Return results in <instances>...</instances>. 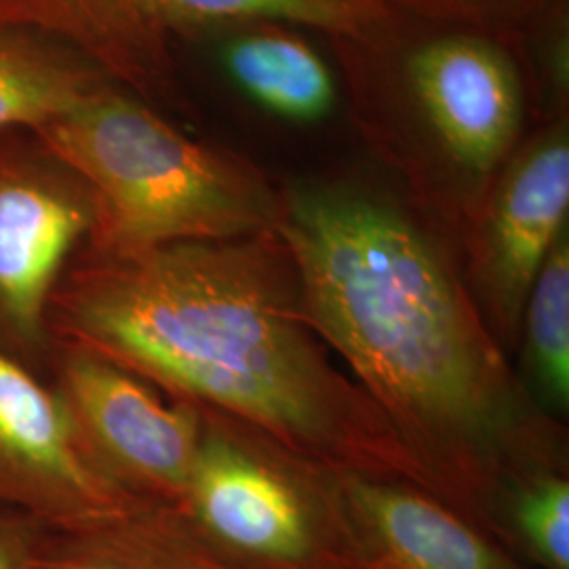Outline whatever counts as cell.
I'll use <instances>...</instances> for the list:
<instances>
[{"label":"cell","mask_w":569,"mask_h":569,"mask_svg":"<svg viewBox=\"0 0 569 569\" xmlns=\"http://www.w3.org/2000/svg\"><path fill=\"white\" fill-rule=\"evenodd\" d=\"M437 0H0V26L60 42L108 81L152 91L171 68V49L226 23L272 21L363 41L397 9H435Z\"/></svg>","instance_id":"5"},{"label":"cell","mask_w":569,"mask_h":569,"mask_svg":"<svg viewBox=\"0 0 569 569\" xmlns=\"http://www.w3.org/2000/svg\"><path fill=\"white\" fill-rule=\"evenodd\" d=\"M199 411V449L176 510L234 568L352 569L367 561L340 472L243 422Z\"/></svg>","instance_id":"4"},{"label":"cell","mask_w":569,"mask_h":569,"mask_svg":"<svg viewBox=\"0 0 569 569\" xmlns=\"http://www.w3.org/2000/svg\"><path fill=\"white\" fill-rule=\"evenodd\" d=\"M409 82L449 159L470 176L502 161L521 121V93L505 53L470 37H446L409 60Z\"/></svg>","instance_id":"9"},{"label":"cell","mask_w":569,"mask_h":569,"mask_svg":"<svg viewBox=\"0 0 569 569\" xmlns=\"http://www.w3.org/2000/svg\"><path fill=\"white\" fill-rule=\"evenodd\" d=\"M569 143L555 133L512 167L491 209L486 281L493 310L512 333L552 244L566 232Z\"/></svg>","instance_id":"11"},{"label":"cell","mask_w":569,"mask_h":569,"mask_svg":"<svg viewBox=\"0 0 569 569\" xmlns=\"http://www.w3.org/2000/svg\"><path fill=\"white\" fill-rule=\"evenodd\" d=\"M108 81L89 61L39 32L0 26V131H34Z\"/></svg>","instance_id":"14"},{"label":"cell","mask_w":569,"mask_h":569,"mask_svg":"<svg viewBox=\"0 0 569 569\" xmlns=\"http://www.w3.org/2000/svg\"><path fill=\"white\" fill-rule=\"evenodd\" d=\"M346 502L367 559L392 569H531L425 489L342 475Z\"/></svg>","instance_id":"10"},{"label":"cell","mask_w":569,"mask_h":569,"mask_svg":"<svg viewBox=\"0 0 569 569\" xmlns=\"http://www.w3.org/2000/svg\"><path fill=\"white\" fill-rule=\"evenodd\" d=\"M491 536L529 568L569 569V481L550 468L517 477L502 491Z\"/></svg>","instance_id":"15"},{"label":"cell","mask_w":569,"mask_h":569,"mask_svg":"<svg viewBox=\"0 0 569 569\" xmlns=\"http://www.w3.org/2000/svg\"><path fill=\"white\" fill-rule=\"evenodd\" d=\"M28 569H239L182 515L142 505L74 528L30 531Z\"/></svg>","instance_id":"12"},{"label":"cell","mask_w":569,"mask_h":569,"mask_svg":"<svg viewBox=\"0 0 569 569\" xmlns=\"http://www.w3.org/2000/svg\"><path fill=\"white\" fill-rule=\"evenodd\" d=\"M528 359L540 395L557 411L569 406V241L552 244L529 289L526 308Z\"/></svg>","instance_id":"16"},{"label":"cell","mask_w":569,"mask_h":569,"mask_svg":"<svg viewBox=\"0 0 569 569\" xmlns=\"http://www.w3.org/2000/svg\"><path fill=\"white\" fill-rule=\"evenodd\" d=\"M30 531V523L0 512V569H28Z\"/></svg>","instance_id":"17"},{"label":"cell","mask_w":569,"mask_h":569,"mask_svg":"<svg viewBox=\"0 0 569 569\" xmlns=\"http://www.w3.org/2000/svg\"><path fill=\"white\" fill-rule=\"evenodd\" d=\"M49 336L340 475L428 491L385 413L329 357L277 230L87 253L51 296Z\"/></svg>","instance_id":"1"},{"label":"cell","mask_w":569,"mask_h":569,"mask_svg":"<svg viewBox=\"0 0 569 569\" xmlns=\"http://www.w3.org/2000/svg\"><path fill=\"white\" fill-rule=\"evenodd\" d=\"M224 68L232 82L270 114L291 122L326 119L336 103V82L302 39L253 30L224 47Z\"/></svg>","instance_id":"13"},{"label":"cell","mask_w":569,"mask_h":569,"mask_svg":"<svg viewBox=\"0 0 569 569\" xmlns=\"http://www.w3.org/2000/svg\"><path fill=\"white\" fill-rule=\"evenodd\" d=\"M352 569H392L385 561H380V559H367L363 563H359L357 568Z\"/></svg>","instance_id":"18"},{"label":"cell","mask_w":569,"mask_h":569,"mask_svg":"<svg viewBox=\"0 0 569 569\" xmlns=\"http://www.w3.org/2000/svg\"><path fill=\"white\" fill-rule=\"evenodd\" d=\"M47 367L89 462L138 500L176 509L197 458L201 411L167 403L152 385L84 346L53 340Z\"/></svg>","instance_id":"6"},{"label":"cell","mask_w":569,"mask_h":569,"mask_svg":"<svg viewBox=\"0 0 569 569\" xmlns=\"http://www.w3.org/2000/svg\"><path fill=\"white\" fill-rule=\"evenodd\" d=\"M274 230L317 333L428 491L491 536L510 481L549 468L547 437L439 247L395 204L345 188L289 192Z\"/></svg>","instance_id":"2"},{"label":"cell","mask_w":569,"mask_h":569,"mask_svg":"<svg viewBox=\"0 0 569 569\" xmlns=\"http://www.w3.org/2000/svg\"><path fill=\"white\" fill-rule=\"evenodd\" d=\"M93 218L87 186L41 143L0 148V348L32 371L49 361V302Z\"/></svg>","instance_id":"7"},{"label":"cell","mask_w":569,"mask_h":569,"mask_svg":"<svg viewBox=\"0 0 569 569\" xmlns=\"http://www.w3.org/2000/svg\"><path fill=\"white\" fill-rule=\"evenodd\" d=\"M142 505L89 462L51 387L0 348V512L61 529Z\"/></svg>","instance_id":"8"},{"label":"cell","mask_w":569,"mask_h":569,"mask_svg":"<svg viewBox=\"0 0 569 569\" xmlns=\"http://www.w3.org/2000/svg\"><path fill=\"white\" fill-rule=\"evenodd\" d=\"M93 199L91 256L274 230L279 201L256 173L192 142L110 82L34 131Z\"/></svg>","instance_id":"3"}]
</instances>
